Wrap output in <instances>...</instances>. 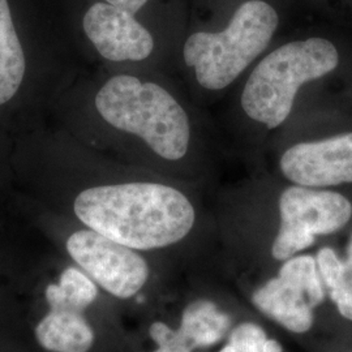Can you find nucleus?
<instances>
[{"label":"nucleus","mask_w":352,"mask_h":352,"mask_svg":"<svg viewBox=\"0 0 352 352\" xmlns=\"http://www.w3.org/2000/svg\"><path fill=\"white\" fill-rule=\"evenodd\" d=\"M75 214L91 230L132 250L177 243L195 223V209L179 190L157 183H126L85 189Z\"/></svg>","instance_id":"nucleus-1"},{"label":"nucleus","mask_w":352,"mask_h":352,"mask_svg":"<svg viewBox=\"0 0 352 352\" xmlns=\"http://www.w3.org/2000/svg\"><path fill=\"white\" fill-rule=\"evenodd\" d=\"M96 107L109 124L139 136L164 160H182L188 151V116L157 84L115 76L98 91Z\"/></svg>","instance_id":"nucleus-2"},{"label":"nucleus","mask_w":352,"mask_h":352,"mask_svg":"<svg viewBox=\"0 0 352 352\" xmlns=\"http://www.w3.org/2000/svg\"><path fill=\"white\" fill-rule=\"evenodd\" d=\"M338 62V51L327 39L289 42L254 68L243 91L241 106L251 119L274 129L287 119L302 84L334 71Z\"/></svg>","instance_id":"nucleus-3"},{"label":"nucleus","mask_w":352,"mask_h":352,"mask_svg":"<svg viewBox=\"0 0 352 352\" xmlns=\"http://www.w3.org/2000/svg\"><path fill=\"white\" fill-rule=\"evenodd\" d=\"M278 13L263 0L243 3L221 33H195L184 45V60L205 89L226 88L266 49Z\"/></svg>","instance_id":"nucleus-4"},{"label":"nucleus","mask_w":352,"mask_h":352,"mask_svg":"<svg viewBox=\"0 0 352 352\" xmlns=\"http://www.w3.org/2000/svg\"><path fill=\"white\" fill-rule=\"evenodd\" d=\"M280 228L272 253L277 260H289L311 247L316 235L340 230L351 219L352 205L340 193L289 187L280 195Z\"/></svg>","instance_id":"nucleus-5"},{"label":"nucleus","mask_w":352,"mask_h":352,"mask_svg":"<svg viewBox=\"0 0 352 352\" xmlns=\"http://www.w3.org/2000/svg\"><path fill=\"white\" fill-rule=\"evenodd\" d=\"M67 251L101 287L120 299L135 296L149 277L140 254L91 228L72 234Z\"/></svg>","instance_id":"nucleus-6"},{"label":"nucleus","mask_w":352,"mask_h":352,"mask_svg":"<svg viewBox=\"0 0 352 352\" xmlns=\"http://www.w3.org/2000/svg\"><path fill=\"white\" fill-rule=\"evenodd\" d=\"M280 170L302 187L352 183V132L294 145L282 155Z\"/></svg>","instance_id":"nucleus-7"},{"label":"nucleus","mask_w":352,"mask_h":352,"mask_svg":"<svg viewBox=\"0 0 352 352\" xmlns=\"http://www.w3.org/2000/svg\"><path fill=\"white\" fill-rule=\"evenodd\" d=\"M82 28L91 43L107 60L139 62L146 59L154 49L149 30L133 14L109 3H96L89 8Z\"/></svg>","instance_id":"nucleus-8"},{"label":"nucleus","mask_w":352,"mask_h":352,"mask_svg":"<svg viewBox=\"0 0 352 352\" xmlns=\"http://www.w3.org/2000/svg\"><path fill=\"white\" fill-rule=\"evenodd\" d=\"M252 302L289 331L305 333L314 325L315 307L308 295L282 278L266 282L253 294Z\"/></svg>","instance_id":"nucleus-9"},{"label":"nucleus","mask_w":352,"mask_h":352,"mask_svg":"<svg viewBox=\"0 0 352 352\" xmlns=\"http://www.w3.org/2000/svg\"><path fill=\"white\" fill-rule=\"evenodd\" d=\"M38 343L51 352H88L94 342V331L84 311L68 307H50L37 327Z\"/></svg>","instance_id":"nucleus-10"},{"label":"nucleus","mask_w":352,"mask_h":352,"mask_svg":"<svg viewBox=\"0 0 352 352\" xmlns=\"http://www.w3.org/2000/svg\"><path fill=\"white\" fill-rule=\"evenodd\" d=\"M25 55L8 0H0V104L12 100L25 76Z\"/></svg>","instance_id":"nucleus-11"},{"label":"nucleus","mask_w":352,"mask_h":352,"mask_svg":"<svg viewBox=\"0 0 352 352\" xmlns=\"http://www.w3.org/2000/svg\"><path fill=\"white\" fill-rule=\"evenodd\" d=\"M230 325V316L221 312L213 302L196 300L184 309L177 331L189 349L195 350L218 343L225 337Z\"/></svg>","instance_id":"nucleus-12"},{"label":"nucleus","mask_w":352,"mask_h":352,"mask_svg":"<svg viewBox=\"0 0 352 352\" xmlns=\"http://www.w3.org/2000/svg\"><path fill=\"white\" fill-rule=\"evenodd\" d=\"M318 272L340 315L352 321V267L340 260L331 248H322L316 257Z\"/></svg>","instance_id":"nucleus-13"},{"label":"nucleus","mask_w":352,"mask_h":352,"mask_svg":"<svg viewBox=\"0 0 352 352\" xmlns=\"http://www.w3.org/2000/svg\"><path fill=\"white\" fill-rule=\"evenodd\" d=\"M98 295L94 282L75 267L65 269L59 283L46 289V300L50 307H68L85 311Z\"/></svg>","instance_id":"nucleus-14"},{"label":"nucleus","mask_w":352,"mask_h":352,"mask_svg":"<svg viewBox=\"0 0 352 352\" xmlns=\"http://www.w3.org/2000/svg\"><path fill=\"white\" fill-rule=\"evenodd\" d=\"M278 277L302 289L315 308L325 298L324 282L318 272L317 261L312 256H299L286 260Z\"/></svg>","instance_id":"nucleus-15"},{"label":"nucleus","mask_w":352,"mask_h":352,"mask_svg":"<svg viewBox=\"0 0 352 352\" xmlns=\"http://www.w3.org/2000/svg\"><path fill=\"white\" fill-rule=\"evenodd\" d=\"M266 340V334L261 327L244 322L231 331L228 344L236 352H263Z\"/></svg>","instance_id":"nucleus-16"},{"label":"nucleus","mask_w":352,"mask_h":352,"mask_svg":"<svg viewBox=\"0 0 352 352\" xmlns=\"http://www.w3.org/2000/svg\"><path fill=\"white\" fill-rule=\"evenodd\" d=\"M149 334L151 340L158 344V350L154 352H192L180 333L161 321L151 325Z\"/></svg>","instance_id":"nucleus-17"},{"label":"nucleus","mask_w":352,"mask_h":352,"mask_svg":"<svg viewBox=\"0 0 352 352\" xmlns=\"http://www.w3.org/2000/svg\"><path fill=\"white\" fill-rule=\"evenodd\" d=\"M104 1L133 16L148 3V0H104Z\"/></svg>","instance_id":"nucleus-18"},{"label":"nucleus","mask_w":352,"mask_h":352,"mask_svg":"<svg viewBox=\"0 0 352 352\" xmlns=\"http://www.w3.org/2000/svg\"><path fill=\"white\" fill-rule=\"evenodd\" d=\"M263 352H282V346L276 340H267L265 342Z\"/></svg>","instance_id":"nucleus-19"},{"label":"nucleus","mask_w":352,"mask_h":352,"mask_svg":"<svg viewBox=\"0 0 352 352\" xmlns=\"http://www.w3.org/2000/svg\"><path fill=\"white\" fill-rule=\"evenodd\" d=\"M346 265H349L350 267H352V238L350 241V245H349V251H347V258L344 260Z\"/></svg>","instance_id":"nucleus-20"},{"label":"nucleus","mask_w":352,"mask_h":352,"mask_svg":"<svg viewBox=\"0 0 352 352\" xmlns=\"http://www.w3.org/2000/svg\"><path fill=\"white\" fill-rule=\"evenodd\" d=\"M219 352H236L235 351V350H234V349H232V347H231V346H230V344H227L226 347H223V349H222V350H221V351Z\"/></svg>","instance_id":"nucleus-21"}]
</instances>
